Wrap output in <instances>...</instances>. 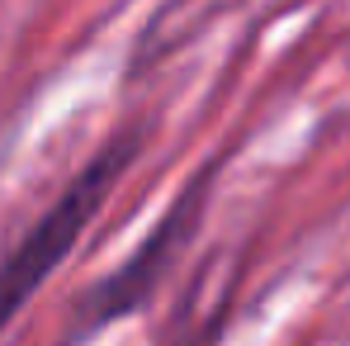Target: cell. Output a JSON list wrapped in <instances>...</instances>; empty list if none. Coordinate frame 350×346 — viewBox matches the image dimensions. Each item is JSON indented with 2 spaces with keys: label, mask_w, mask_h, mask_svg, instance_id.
<instances>
[{
  "label": "cell",
  "mask_w": 350,
  "mask_h": 346,
  "mask_svg": "<svg viewBox=\"0 0 350 346\" xmlns=\"http://www.w3.org/2000/svg\"><path fill=\"white\" fill-rule=\"evenodd\" d=\"M208 280H213V261L185 285V294H180V304L171 308L166 332H161L157 346H218V332H223V323H228V313H232L237 275L223 285V294H213Z\"/></svg>",
  "instance_id": "3"
},
{
  "label": "cell",
  "mask_w": 350,
  "mask_h": 346,
  "mask_svg": "<svg viewBox=\"0 0 350 346\" xmlns=\"http://www.w3.org/2000/svg\"><path fill=\"white\" fill-rule=\"evenodd\" d=\"M147 133H152L147 123H123V128H114L90 152V162H81V171L62 185V195L43 209V219L19 237V247L0 261V332L14 323V313L48 285L53 271L76 251L81 232L100 219V209L114 195V185L142 157Z\"/></svg>",
  "instance_id": "1"
},
{
  "label": "cell",
  "mask_w": 350,
  "mask_h": 346,
  "mask_svg": "<svg viewBox=\"0 0 350 346\" xmlns=\"http://www.w3.org/2000/svg\"><path fill=\"white\" fill-rule=\"evenodd\" d=\"M218 171H223V162L208 157L199 171L180 185V195L166 204V214L157 219V228L128 251V261H118L105 280H95V285L76 299L71 328H66L62 346H76L81 337H95L100 328H109V323H118V318H133V313H142V308L152 304L157 285L180 266L185 247L194 242V232H199V223H204Z\"/></svg>",
  "instance_id": "2"
}]
</instances>
